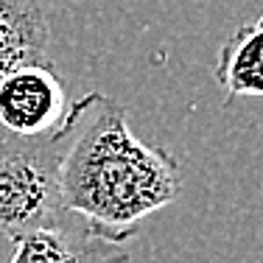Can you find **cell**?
<instances>
[{"mask_svg": "<svg viewBox=\"0 0 263 263\" xmlns=\"http://www.w3.org/2000/svg\"><path fill=\"white\" fill-rule=\"evenodd\" d=\"M59 187L70 213L129 241L143 218L177 199L182 171L168 148L132 132L115 98L87 92V106L62 157Z\"/></svg>", "mask_w": 263, "mask_h": 263, "instance_id": "6da1fadb", "label": "cell"}, {"mask_svg": "<svg viewBox=\"0 0 263 263\" xmlns=\"http://www.w3.org/2000/svg\"><path fill=\"white\" fill-rule=\"evenodd\" d=\"M213 79L218 81L230 106L235 98H255L263 96V23H247L227 36L216 56Z\"/></svg>", "mask_w": 263, "mask_h": 263, "instance_id": "5b68a950", "label": "cell"}, {"mask_svg": "<svg viewBox=\"0 0 263 263\" xmlns=\"http://www.w3.org/2000/svg\"><path fill=\"white\" fill-rule=\"evenodd\" d=\"M87 96L70 101L65 121L42 137L0 135V230L17 238L70 216L62 204L59 168Z\"/></svg>", "mask_w": 263, "mask_h": 263, "instance_id": "7a4b0ae2", "label": "cell"}, {"mask_svg": "<svg viewBox=\"0 0 263 263\" xmlns=\"http://www.w3.org/2000/svg\"><path fill=\"white\" fill-rule=\"evenodd\" d=\"M11 255H14V238L0 230V263H11Z\"/></svg>", "mask_w": 263, "mask_h": 263, "instance_id": "52a82bcc", "label": "cell"}, {"mask_svg": "<svg viewBox=\"0 0 263 263\" xmlns=\"http://www.w3.org/2000/svg\"><path fill=\"white\" fill-rule=\"evenodd\" d=\"M48 42L51 28L40 0H0V79L23 62H48Z\"/></svg>", "mask_w": 263, "mask_h": 263, "instance_id": "8992f818", "label": "cell"}, {"mask_svg": "<svg viewBox=\"0 0 263 263\" xmlns=\"http://www.w3.org/2000/svg\"><path fill=\"white\" fill-rule=\"evenodd\" d=\"M65 79L48 62H23L0 79V132L9 137H42L65 121Z\"/></svg>", "mask_w": 263, "mask_h": 263, "instance_id": "3957f363", "label": "cell"}, {"mask_svg": "<svg viewBox=\"0 0 263 263\" xmlns=\"http://www.w3.org/2000/svg\"><path fill=\"white\" fill-rule=\"evenodd\" d=\"M126 241L70 213L59 224L14 238L11 263H129Z\"/></svg>", "mask_w": 263, "mask_h": 263, "instance_id": "277c9868", "label": "cell"}, {"mask_svg": "<svg viewBox=\"0 0 263 263\" xmlns=\"http://www.w3.org/2000/svg\"><path fill=\"white\" fill-rule=\"evenodd\" d=\"M258 20H260V23H263V14H260V17H258Z\"/></svg>", "mask_w": 263, "mask_h": 263, "instance_id": "ba28073f", "label": "cell"}]
</instances>
